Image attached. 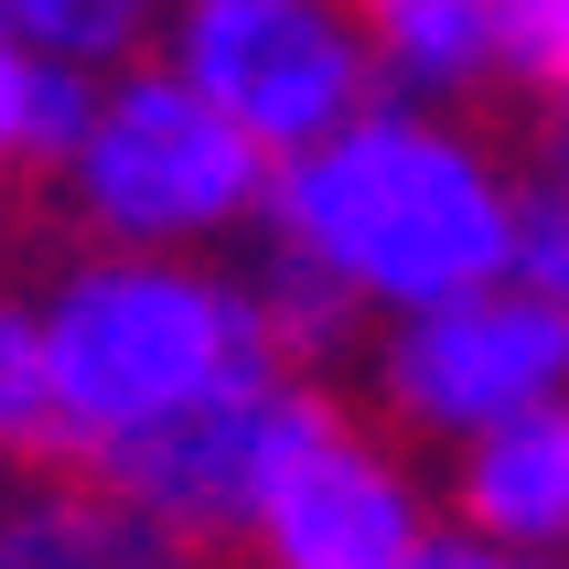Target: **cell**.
I'll return each mask as SVG.
<instances>
[{
	"mask_svg": "<svg viewBox=\"0 0 569 569\" xmlns=\"http://www.w3.org/2000/svg\"><path fill=\"white\" fill-rule=\"evenodd\" d=\"M333 430V398L301 387L290 366H237L226 387L183 398L172 419H151L140 441H119L108 462H87L108 483V506L161 527V538H248L258 495Z\"/></svg>",
	"mask_w": 569,
	"mask_h": 569,
	"instance_id": "obj_4",
	"label": "cell"
},
{
	"mask_svg": "<svg viewBox=\"0 0 569 569\" xmlns=\"http://www.w3.org/2000/svg\"><path fill=\"white\" fill-rule=\"evenodd\" d=\"M355 11V43L409 108H451L495 76L483 54V0H345Z\"/></svg>",
	"mask_w": 569,
	"mask_h": 569,
	"instance_id": "obj_9",
	"label": "cell"
},
{
	"mask_svg": "<svg viewBox=\"0 0 569 569\" xmlns=\"http://www.w3.org/2000/svg\"><path fill=\"white\" fill-rule=\"evenodd\" d=\"M0 569H183V538L119 506H32L22 527H0Z\"/></svg>",
	"mask_w": 569,
	"mask_h": 569,
	"instance_id": "obj_10",
	"label": "cell"
},
{
	"mask_svg": "<svg viewBox=\"0 0 569 569\" xmlns=\"http://www.w3.org/2000/svg\"><path fill=\"white\" fill-rule=\"evenodd\" d=\"M409 569H559V559H516V548H483V538H462V527H430V538L409 548Z\"/></svg>",
	"mask_w": 569,
	"mask_h": 569,
	"instance_id": "obj_16",
	"label": "cell"
},
{
	"mask_svg": "<svg viewBox=\"0 0 569 569\" xmlns=\"http://www.w3.org/2000/svg\"><path fill=\"white\" fill-rule=\"evenodd\" d=\"M506 290H569V193L559 172L538 183H506Z\"/></svg>",
	"mask_w": 569,
	"mask_h": 569,
	"instance_id": "obj_12",
	"label": "cell"
},
{
	"mask_svg": "<svg viewBox=\"0 0 569 569\" xmlns=\"http://www.w3.org/2000/svg\"><path fill=\"white\" fill-rule=\"evenodd\" d=\"M377 387L398 409V430H419V441H473L516 409H559L569 301L495 280V290H462V301H430V312H398Z\"/></svg>",
	"mask_w": 569,
	"mask_h": 569,
	"instance_id": "obj_6",
	"label": "cell"
},
{
	"mask_svg": "<svg viewBox=\"0 0 569 569\" xmlns=\"http://www.w3.org/2000/svg\"><path fill=\"white\" fill-rule=\"evenodd\" d=\"M32 355H43V451L64 462H108L237 366H269L248 280L151 248L76 258L54 301H32Z\"/></svg>",
	"mask_w": 569,
	"mask_h": 569,
	"instance_id": "obj_2",
	"label": "cell"
},
{
	"mask_svg": "<svg viewBox=\"0 0 569 569\" xmlns=\"http://www.w3.org/2000/svg\"><path fill=\"white\" fill-rule=\"evenodd\" d=\"M161 22V0H0V32L22 43V54H54V64H129V43Z\"/></svg>",
	"mask_w": 569,
	"mask_h": 569,
	"instance_id": "obj_11",
	"label": "cell"
},
{
	"mask_svg": "<svg viewBox=\"0 0 569 569\" xmlns=\"http://www.w3.org/2000/svg\"><path fill=\"white\" fill-rule=\"evenodd\" d=\"M258 216L290 269L387 322L506 280V161L409 97H366L312 151L269 161Z\"/></svg>",
	"mask_w": 569,
	"mask_h": 569,
	"instance_id": "obj_1",
	"label": "cell"
},
{
	"mask_svg": "<svg viewBox=\"0 0 569 569\" xmlns=\"http://www.w3.org/2000/svg\"><path fill=\"white\" fill-rule=\"evenodd\" d=\"M451 451H462L451 462L462 538L516 548V559H559V538H569V409H516Z\"/></svg>",
	"mask_w": 569,
	"mask_h": 569,
	"instance_id": "obj_8",
	"label": "cell"
},
{
	"mask_svg": "<svg viewBox=\"0 0 569 569\" xmlns=\"http://www.w3.org/2000/svg\"><path fill=\"white\" fill-rule=\"evenodd\" d=\"M0 451H43V355H32V301L0 290Z\"/></svg>",
	"mask_w": 569,
	"mask_h": 569,
	"instance_id": "obj_14",
	"label": "cell"
},
{
	"mask_svg": "<svg viewBox=\"0 0 569 569\" xmlns=\"http://www.w3.org/2000/svg\"><path fill=\"white\" fill-rule=\"evenodd\" d=\"M87 97H97V76H87V64H54V54H32L22 161H64V151H76V129H87Z\"/></svg>",
	"mask_w": 569,
	"mask_h": 569,
	"instance_id": "obj_15",
	"label": "cell"
},
{
	"mask_svg": "<svg viewBox=\"0 0 569 569\" xmlns=\"http://www.w3.org/2000/svg\"><path fill=\"white\" fill-rule=\"evenodd\" d=\"M483 54H495V76L559 97V76H569V0H483Z\"/></svg>",
	"mask_w": 569,
	"mask_h": 569,
	"instance_id": "obj_13",
	"label": "cell"
},
{
	"mask_svg": "<svg viewBox=\"0 0 569 569\" xmlns=\"http://www.w3.org/2000/svg\"><path fill=\"white\" fill-rule=\"evenodd\" d=\"M172 76L216 108L258 161L312 151L377 97V64L355 43L345 0H172Z\"/></svg>",
	"mask_w": 569,
	"mask_h": 569,
	"instance_id": "obj_5",
	"label": "cell"
},
{
	"mask_svg": "<svg viewBox=\"0 0 569 569\" xmlns=\"http://www.w3.org/2000/svg\"><path fill=\"white\" fill-rule=\"evenodd\" d=\"M54 172L108 248H151V258H193L237 237L269 193V161L172 64H108L87 97V129Z\"/></svg>",
	"mask_w": 569,
	"mask_h": 569,
	"instance_id": "obj_3",
	"label": "cell"
},
{
	"mask_svg": "<svg viewBox=\"0 0 569 569\" xmlns=\"http://www.w3.org/2000/svg\"><path fill=\"white\" fill-rule=\"evenodd\" d=\"M419 538H430V506H419L409 462L387 441H366V430H345V419L248 516L258 569H409Z\"/></svg>",
	"mask_w": 569,
	"mask_h": 569,
	"instance_id": "obj_7",
	"label": "cell"
}]
</instances>
